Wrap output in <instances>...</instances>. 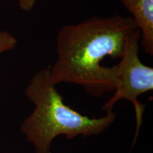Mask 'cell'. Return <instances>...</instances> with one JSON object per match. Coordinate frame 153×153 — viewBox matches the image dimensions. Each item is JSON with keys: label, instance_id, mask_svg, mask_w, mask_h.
Instances as JSON below:
<instances>
[{"label": "cell", "instance_id": "obj_1", "mask_svg": "<svg viewBox=\"0 0 153 153\" xmlns=\"http://www.w3.org/2000/svg\"><path fill=\"white\" fill-rule=\"evenodd\" d=\"M137 29L131 16L121 15L93 16L62 26L56 36L57 59L50 68L53 83L75 84L94 97L114 91L116 66L101 62L106 57L120 59Z\"/></svg>", "mask_w": 153, "mask_h": 153}, {"label": "cell", "instance_id": "obj_2", "mask_svg": "<svg viewBox=\"0 0 153 153\" xmlns=\"http://www.w3.org/2000/svg\"><path fill=\"white\" fill-rule=\"evenodd\" d=\"M50 68L36 72L24 91L35 107L22 123L21 131L36 153H51L53 141L60 135L68 139L98 135L108 128L116 118L112 111L101 118H91L67 106L52 81Z\"/></svg>", "mask_w": 153, "mask_h": 153}, {"label": "cell", "instance_id": "obj_3", "mask_svg": "<svg viewBox=\"0 0 153 153\" xmlns=\"http://www.w3.org/2000/svg\"><path fill=\"white\" fill-rule=\"evenodd\" d=\"M140 32L137 29L126 44L120 62L116 65L117 85L114 94L102 107L104 111H112L113 107L119 100L125 99L133 104L136 118V132L134 142L142 126L145 105L138 97L153 89V68L145 65L139 57Z\"/></svg>", "mask_w": 153, "mask_h": 153}, {"label": "cell", "instance_id": "obj_4", "mask_svg": "<svg viewBox=\"0 0 153 153\" xmlns=\"http://www.w3.org/2000/svg\"><path fill=\"white\" fill-rule=\"evenodd\" d=\"M131 13L140 32V45L153 55V0H116Z\"/></svg>", "mask_w": 153, "mask_h": 153}, {"label": "cell", "instance_id": "obj_5", "mask_svg": "<svg viewBox=\"0 0 153 153\" xmlns=\"http://www.w3.org/2000/svg\"><path fill=\"white\" fill-rule=\"evenodd\" d=\"M16 45L17 40L12 34L6 30H0V55L14 49Z\"/></svg>", "mask_w": 153, "mask_h": 153}, {"label": "cell", "instance_id": "obj_6", "mask_svg": "<svg viewBox=\"0 0 153 153\" xmlns=\"http://www.w3.org/2000/svg\"><path fill=\"white\" fill-rule=\"evenodd\" d=\"M37 3V0H18L19 7L22 11L26 12L33 10Z\"/></svg>", "mask_w": 153, "mask_h": 153}]
</instances>
